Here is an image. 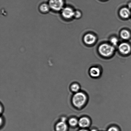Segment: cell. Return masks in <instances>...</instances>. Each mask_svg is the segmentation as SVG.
Returning a JSON list of instances; mask_svg holds the SVG:
<instances>
[{
  "label": "cell",
  "mask_w": 131,
  "mask_h": 131,
  "mask_svg": "<svg viewBox=\"0 0 131 131\" xmlns=\"http://www.w3.org/2000/svg\"><path fill=\"white\" fill-rule=\"evenodd\" d=\"M107 131H119L118 129L115 127H111L108 129Z\"/></svg>",
  "instance_id": "e0dca14e"
},
{
  "label": "cell",
  "mask_w": 131,
  "mask_h": 131,
  "mask_svg": "<svg viewBox=\"0 0 131 131\" xmlns=\"http://www.w3.org/2000/svg\"><path fill=\"white\" fill-rule=\"evenodd\" d=\"M3 107V106L1 105V114H2L3 112L4 111Z\"/></svg>",
  "instance_id": "d6986e66"
},
{
  "label": "cell",
  "mask_w": 131,
  "mask_h": 131,
  "mask_svg": "<svg viewBox=\"0 0 131 131\" xmlns=\"http://www.w3.org/2000/svg\"><path fill=\"white\" fill-rule=\"evenodd\" d=\"M81 13L80 11L77 10V11H74V17L76 18H79L81 16Z\"/></svg>",
  "instance_id": "2e32d148"
},
{
  "label": "cell",
  "mask_w": 131,
  "mask_h": 131,
  "mask_svg": "<svg viewBox=\"0 0 131 131\" xmlns=\"http://www.w3.org/2000/svg\"><path fill=\"white\" fill-rule=\"evenodd\" d=\"M110 42L113 46H116L118 42V40L116 37H113L110 39Z\"/></svg>",
  "instance_id": "9a60e30c"
},
{
  "label": "cell",
  "mask_w": 131,
  "mask_h": 131,
  "mask_svg": "<svg viewBox=\"0 0 131 131\" xmlns=\"http://www.w3.org/2000/svg\"><path fill=\"white\" fill-rule=\"evenodd\" d=\"M51 10L48 4L45 3L41 4L39 7V11L41 13L43 14L48 13Z\"/></svg>",
  "instance_id": "30bf717a"
},
{
  "label": "cell",
  "mask_w": 131,
  "mask_h": 131,
  "mask_svg": "<svg viewBox=\"0 0 131 131\" xmlns=\"http://www.w3.org/2000/svg\"><path fill=\"white\" fill-rule=\"evenodd\" d=\"M128 7L129 9L131 10V2L128 3Z\"/></svg>",
  "instance_id": "ffe728a7"
},
{
  "label": "cell",
  "mask_w": 131,
  "mask_h": 131,
  "mask_svg": "<svg viewBox=\"0 0 131 131\" xmlns=\"http://www.w3.org/2000/svg\"><path fill=\"white\" fill-rule=\"evenodd\" d=\"M79 131H88V130H86V129H81Z\"/></svg>",
  "instance_id": "44dd1931"
},
{
  "label": "cell",
  "mask_w": 131,
  "mask_h": 131,
  "mask_svg": "<svg viewBox=\"0 0 131 131\" xmlns=\"http://www.w3.org/2000/svg\"><path fill=\"white\" fill-rule=\"evenodd\" d=\"M119 14L121 17L123 18H128L131 15L130 9L128 8H123L119 12Z\"/></svg>",
  "instance_id": "9c48e42d"
},
{
  "label": "cell",
  "mask_w": 131,
  "mask_h": 131,
  "mask_svg": "<svg viewBox=\"0 0 131 131\" xmlns=\"http://www.w3.org/2000/svg\"><path fill=\"white\" fill-rule=\"evenodd\" d=\"M5 123V120L3 117H1V126H3Z\"/></svg>",
  "instance_id": "ac0fdd59"
},
{
  "label": "cell",
  "mask_w": 131,
  "mask_h": 131,
  "mask_svg": "<svg viewBox=\"0 0 131 131\" xmlns=\"http://www.w3.org/2000/svg\"><path fill=\"white\" fill-rule=\"evenodd\" d=\"M120 37L124 40H128L130 38V33L129 31L124 29L122 30L120 33Z\"/></svg>",
  "instance_id": "7c38bea8"
},
{
  "label": "cell",
  "mask_w": 131,
  "mask_h": 131,
  "mask_svg": "<svg viewBox=\"0 0 131 131\" xmlns=\"http://www.w3.org/2000/svg\"><path fill=\"white\" fill-rule=\"evenodd\" d=\"M118 49L121 53L123 54H127L130 52L131 47L129 43H123L119 45Z\"/></svg>",
  "instance_id": "5b68a950"
},
{
  "label": "cell",
  "mask_w": 131,
  "mask_h": 131,
  "mask_svg": "<svg viewBox=\"0 0 131 131\" xmlns=\"http://www.w3.org/2000/svg\"><path fill=\"white\" fill-rule=\"evenodd\" d=\"M61 15L66 19H70L74 17V11L71 7H64L61 11Z\"/></svg>",
  "instance_id": "277c9868"
},
{
  "label": "cell",
  "mask_w": 131,
  "mask_h": 131,
  "mask_svg": "<svg viewBox=\"0 0 131 131\" xmlns=\"http://www.w3.org/2000/svg\"><path fill=\"white\" fill-rule=\"evenodd\" d=\"M68 123L70 126L74 127L78 124V121L75 118H71L69 119Z\"/></svg>",
  "instance_id": "4fadbf2b"
},
{
  "label": "cell",
  "mask_w": 131,
  "mask_h": 131,
  "mask_svg": "<svg viewBox=\"0 0 131 131\" xmlns=\"http://www.w3.org/2000/svg\"><path fill=\"white\" fill-rule=\"evenodd\" d=\"M72 102L75 107L80 108L85 104L87 101V97L83 92H78L73 96Z\"/></svg>",
  "instance_id": "6da1fadb"
},
{
  "label": "cell",
  "mask_w": 131,
  "mask_h": 131,
  "mask_svg": "<svg viewBox=\"0 0 131 131\" xmlns=\"http://www.w3.org/2000/svg\"><path fill=\"white\" fill-rule=\"evenodd\" d=\"M48 4L51 10L59 12L63 8L64 2V0H49Z\"/></svg>",
  "instance_id": "3957f363"
},
{
  "label": "cell",
  "mask_w": 131,
  "mask_h": 131,
  "mask_svg": "<svg viewBox=\"0 0 131 131\" xmlns=\"http://www.w3.org/2000/svg\"><path fill=\"white\" fill-rule=\"evenodd\" d=\"M90 121L86 117L81 118L78 121V125L80 127L84 128L88 127L90 124Z\"/></svg>",
  "instance_id": "ba28073f"
},
{
  "label": "cell",
  "mask_w": 131,
  "mask_h": 131,
  "mask_svg": "<svg viewBox=\"0 0 131 131\" xmlns=\"http://www.w3.org/2000/svg\"><path fill=\"white\" fill-rule=\"evenodd\" d=\"M101 71L99 68L93 67L90 69V75L93 78H98L101 74Z\"/></svg>",
  "instance_id": "8fae6325"
},
{
  "label": "cell",
  "mask_w": 131,
  "mask_h": 131,
  "mask_svg": "<svg viewBox=\"0 0 131 131\" xmlns=\"http://www.w3.org/2000/svg\"><path fill=\"white\" fill-rule=\"evenodd\" d=\"M96 39V37L93 34L91 33L86 34L83 38L84 43L88 45L93 44L95 42Z\"/></svg>",
  "instance_id": "52a82bcc"
},
{
  "label": "cell",
  "mask_w": 131,
  "mask_h": 131,
  "mask_svg": "<svg viewBox=\"0 0 131 131\" xmlns=\"http://www.w3.org/2000/svg\"><path fill=\"white\" fill-rule=\"evenodd\" d=\"M56 131H67L68 126L66 121L60 120L55 125Z\"/></svg>",
  "instance_id": "8992f818"
},
{
  "label": "cell",
  "mask_w": 131,
  "mask_h": 131,
  "mask_svg": "<svg viewBox=\"0 0 131 131\" xmlns=\"http://www.w3.org/2000/svg\"><path fill=\"white\" fill-rule=\"evenodd\" d=\"M80 89V87L79 85L77 83H74L72 84L70 86V89L72 92H75V93L78 92Z\"/></svg>",
  "instance_id": "5bb4252c"
},
{
  "label": "cell",
  "mask_w": 131,
  "mask_h": 131,
  "mask_svg": "<svg viewBox=\"0 0 131 131\" xmlns=\"http://www.w3.org/2000/svg\"><path fill=\"white\" fill-rule=\"evenodd\" d=\"M91 131H97V130L95 129H92Z\"/></svg>",
  "instance_id": "7402d4cb"
},
{
  "label": "cell",
  "mask_w": 131,
  "mask_h": 131,
  "mask_svg": "<svg viewBox=\"0 0 131 131\" xmlns=\"http://www.w3.org/2000/svg\"><path fill=\"white\" fill-rule=\"evenodd\" d=\"M115 48L113 46L108 43H103L99 47L98 51L100 54L104 57H109L114 53Z\"/></svg>",
  "instance_id": "7a4b0ae2"
}]
</instances>
